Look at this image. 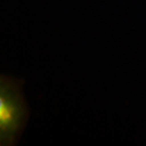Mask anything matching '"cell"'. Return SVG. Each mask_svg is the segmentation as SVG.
<instances>
[{"label":"cell","mask_w":146,"mask_h":146,"mask_svg":"<svg viewBox=\"0 0 146 146\" xmlns=\"http://www.w3.org/2000/svg\"><path fill=\"white\" fill-rule=\"evenodd\" d=\"M27 109L18 86L7 77L0 83V142L13 144L24 126Z\"/></svg>","instance_id":"1"}]
</instances>
